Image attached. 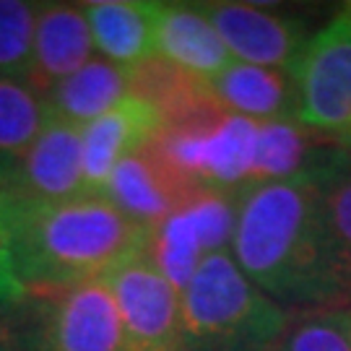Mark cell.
<instances>
[{
  "mask_svg": "<svg viewBox=\"0 0 351 351\" xmlns=\"http://www.w3.org/2000/svg\"><path fill=\"white\" fill-rule=\"evenodd\" d=\"M300 123L328 138H351V3L315 37L291 71Z\"/></svg>",
  "mask_w": 351,
  "mask_h": 351,
  "instance_id": "277c9868",
  "label": "cell"
},
{
  "mask_svg": "<svg viewBox=\"0 0 351 351\" xmlns=\"http://www.w3.org/2000/svg\"><path fill=\"white\" fill-rule=\"evenodd\" d=\"M128 91H130L128 68L110 63L104 58H91L81 71L60 81L42 99L52 120L84 128L128 99L130 97Z\"/></svg>",
  "mask_w": 351,
  "mask_h": 351,
  "instance_id": "2e32d148",
  "label": "cell"
},
{
  "mask_svg": "<svg viewBox=\"0 0 351 351\" xmlns=\"http://www.w3.org/2000/svg\"><path fill=\"white\" fill-rule=\"evenodd\" d=\"M201 11L239 63L291 73L310 42L297 16L263 11L252 3H201Z\"/></svg>",
  "mask_w": 351,
  "mask_h": 351,
  "instance_id": "ba28073f",
  "label": "cell"
},
{
  "mask_svg": "<svg viewBox=\"0 0 351 351\" xmlns=\"http://www.w3.org/2000/svg\"><path fill=\"white\" fill-rule=\"evenodd\" d=\"M0 351H8V349H5V346H3V343H0Z\"/></svg>",
  "mask_w": 351,
  "mask_h": 351,
  "instance_id": "d4e9b609",
  "label": "cell"
},
{
  "mask_svg": "<svg viewBox=\"0 0 351 351\" xmlns=\"http://www.w3.org/2000/svg\"><path fill=\"white\" fill-rule=\"evenodd\" d=\"M81 11L91 39L104 60L123 68L143 63L156 55V13L154 0H91Z\"/></svg>",
  "mask_w": 351,
  "mask_h": 351,
  "instance_id": "9a60e30c",
  "label": "cell"
},
{
  "mask_svg": "<svg viewBox=\"0 0 351 351\" xmlns=\"http://www.w3.org/2000/svg\"><path fill=\"white\" fill-rule=\"evenodd\" d=\"M13 239L26 291L47 294L104 278L130 255L146 250L149 229L130 221L107 195L81 193L52 206L13 208Z\"/></svg>",
  "mask_w": 351,
  "mask_h": 351,
  "instance_id": "7a4b0ae2",
  "label": "cell"
},
{
  "mask_svg": "<svg viewBox=\"0 0 351 351\" xmlns=\"http://www.w3.org/2000/svg\"><path fill=\"white\" fill-rule=\"evenodd\" d=\"M156 55L206 81L232 63V55L201 11V3H159Z\"/></svg>",
  "mask_w": 351,
  "mask_h": 351,
  "instance_id": "5bb4252c",
  "label": "cell"
},
{
  "mask_svg": "<svg viewBox=\"0 0 351 351\" xmlns=\"http://www.w3.org/2000/svg\"><path fill=\"white\" fill-rule=\"evenodd\" d=\"M343 156L346 146L341 141L328 138L300 120L258 123L247 188L287 180H317Z\"/></svg>",
  "mask_w": 351,
  "mask_h": 351,
  "instance_id": "9c48e42d",
  "label": "cell"
},
{
  "mask_svg": "<svg viewBox=\"0 0 351 351\" xmlns=\"http://www.w3.org/2000/svg\"><path fill=\"white\" fill-rule=\"evenodd\" d=\"M0 193L13 208L52 206L86 193L81 128L50 117Z\"/></svg>",
  "mask_w": 351,
  "mask_h": 351,
  "instance_id": "52a82bcc",
  "label": "cell"
},
{
  "mask_svg": "<svg viewBox=\"0 0 351 351\" xmlns=\"http://www.w3.org/2000/svg\"><path fill=\"white\" fill-rule=\"evenodd\" d=\"M104 281L117 302L128 351H182L180 294L156 271L146 250L112 268Z\"/></svg>",
  "mask_w": 351,
  "mask_h": 351,
  "instance_id": "8992f818",
  "label": "cell"
},
{
  "mask_svg": "<svg viewBox=\"0 0 351 351\" xmlns=\"http://www.w3.org/2000/svg\"><path fill=\"white\" fill-rule=\"evenodd\" d=\"M146 255L156 265V271L175 287L177 294L188 287L193 274L203 263L206 252L185 206L151 229L146 239Z\"/></svg>",
  "mask_w": 351,
  "mask_h": 351,
  "instance_id": "d6986e66",
  "label": "cell"
},
{
  "mask_svg": "<svg viewBox=\"0 0 351 351\" xmlns=\"http://www.w3.org/2000/svg\"><path fill=\"white\" fill-rule=\"evenodd\" d=\"M237 206L239 195L219 193V190H203L185 206L206 255L229 252L234 224H237Z\"/></svg>",
  "mask_w": 351,
  "mask_h": 351,
  "instance_id": "7402d4cb",
  "label": "cell"
},
{
  "mask_svg": "<svg viewBox=\"0 0 351 351\" xmlns=\"http://www.w3.org/2000/svg\"><path fill=\"white\" fill-rule=\"evenodd\" d=\"M232 258L265 297L291 315L343 310L349 304L330 268L313 180L242 190Z\"/></svg>",
  "mask_w": 351,
  "mask_h": 351,
  "instance_id": "6da1fadb",
  "label": "cell"
},
{
  "mask_svg": "<svg viewBox=\"0 0 351 351\" xmlns=\"http://www.w3.org/2000/svg\"><path fill=\"white\" fill-rule=\"evenodd\" d=\"M162 130V114L138 97H128L110 112L81 128L84 146V185L86 193H101L114 164L130 151L141 149L151 136Z\"/></svg>",
  "mask_w": 351,
  "mask_h": 351,
  "instance_id": "8fae6325",
  "label": "cell"
},
{
  "mask_svg": "<svg viewBox=\"0 0 351 351\" xmlns=\"http://www.w3.org/2000/svg\"><path fill=\"white\" fill-rule=\"evenodd\" d=\"M39 3L0 0V75L26 81Z\"/></svg>",
  "mask_w": 351,
  "mask_h": 351,
  "instance_id": "ffe728a7",
  "label": "cell"
},
{
  "mask_svg": "<svg viewBox=\"0 0 351 351\" xmlns=\"http://www.w3.org/2000/svg\"><path fill=\"white\" fill-rule=\"evenodd\" d=\"M208 88L224 110L255 123L300 120V94L294 75L287 71L229 63L208 78Z\"/></svg>",
  "mask_w": 351,
  "mask_h": 351,
  "instance_id": "7c38bea8",
  "label": "cell"
},
{
  "mask_svg": "<svg viewBox=\"0 0 351 351\" xmlns=\"http://www.w3.org/2000/svg\"><path fill=\"white\" fill-rule=\"evenodd\" d=\"M276 351H351V310L294 315Z\"/></svg>",
  "mask_w": 351,
  "mask_h": 351,
  "instance_id": "44dd1931",
  "label": "cell"
},
{
  "mask_svg": "<svg viewBox=\"0 0 351 351\" xmlns=\"http://www.w3.org/2000/svg\"><path fill=\"white\" fill-rule=\"evenodd\" d=\"M291 317L239 271L232 252L206 255L180 291L182 351H276Z\"/></svg>",
  "mask_w": 351,
  "mask_h": 351,
  "instance_id": "3957f363",
  "label": "cell"
},
{
  "mask_svg": "<svg viewBox=\"0 0 351 351\" xmlns=\"http://www.w3.org/2000/svg\"><path fill=\"white\" fill-rule=\"evenodd\" d=\"M29 294L16 265V239H13V208L0 193V310L21 302Z\"/></svg>",
  "mask_w": 351,
  "mask_h": 351,
  "instance_id": "603a6c76",
  "label": "cell"
},
{
  "mask_svg": "<svg viewBox=\"0 0 351 351\" xmlns=\"http://www.w3.org/2000/svg\"><path fill=\"white\" fill-rule=\"evenodd\" d=\"M317 185V206L323 221L330 268L336 274L341 291L351 304V156L336 162L323 177L313 180Z\"/></svg>",
  "mask_w": 351,
  "mask_h": 351,
  "instance_id": "e0dca14e",
  "label": "cell"
},
{
  "mask_svg": "<svg viewBox=\"0 0 351 351\" xmlns=\"http://www.w3.org/2000/svg\"><path fill=\"white\" fill-rule=\"evenodd\" d=\"M34 351H128L107 281L88 278L47 291L34 328Z\"/></svg>",
  "mask_w": 351,
  "mask_h": 351,
  "instance_id": "5b68a950",
  "label": "cell"
},
{
  "mask_svg": "<svg viewBox=\"0 0 351 351\" xmlns=\"http://www.w3.org/2000/svg\"><path fill=\"white\" fill-rule=\"evenodd\" d=\"M104 195L130 221H136L149 232L162 224L167 216H172L177 208L190 203L188 195L177 188L172 177L164 172L143 146L130 151L114 164Z\"/></svg>",
  "mask_w": 351,
  "mask_h": 351,
  "instance_id": "4fadbf2b",
  "label": "cell"
},
{
  "mask_svg": "<svg viewBox=\"0 0 351 351\" xmlns=\"http://www.w3.org/2000/svg\"><path fill=\"white\" fill-rule=\"evenodd\" d=\"M94 39L81 5L39 3L26 84L45 97L91 60Z\"/></svg>",
  "mask_w": 351,
  "mask_h": 351,
  "instance_id": "30bf717a",
  "label": "cell"
},
{
  "mask_svg": "<svg viewBox=\"0 0 351 351\" xmlns=\"http://www.w3.org/2000/svg\"><path fill=\"white\" fill-rule=\"evenodd\" d=\"M50 114L45 99L21 78L0 75V185L32 149Z\"/></svg>",
  "mask_w": 351,
  "mask_h": 351,
  "instance_id": "ac0fdd59",
  "label": "cell"
},
{
  "mask_svg": "<svg viewBox=\"0 0 351 351\" xmlns=\"http://www.w3.org/2000/svg\"><path fill=\"white\" fill-rule=\"evenodd\" d=\"M343 146H346V151H349V156H351V138L346 141V143H343Z\"/></svg>",
  "mask_w": 351,
  "mask_h": 351,
  "instance_id": "cb8c5ba5",
  "label": "cell"
}]
</instances>
